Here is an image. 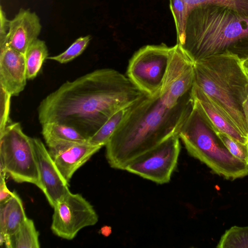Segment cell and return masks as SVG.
I'll return each mask as SVG.
<instances>
[{
  "label": "cell",
  "mask_w": 248,
  "mask_h": 248,
  "mask_svg": "<svg viewBox=\"0 0 248 248\" xmlns=\"http://www.w3.org/2000/svg\"><path fill=\"white\" fill-rule=\"evenodd\" d=\"M27 218L22 201L16 192L5 203L0 204V233L5 237V245L10 248V237Z\"/></svg>",
  "instance_id": "cell-15"
},
{
  "label": "cell",
  "mask_w": 248,
  "mask_h": 248,
  "mask_svg": "<svg viewBox=\"0 0 248 248\" xmlns=\"http://www.w3.org/2000/svg\"><path fill=\"white\" fill-rule=\"evenodd\" d=\"M41 125L42 134L46 144L61 141H88V139L76 129L67 125L56 122L46 123Z\"/></svg>",
  "instance_id": "cell-17"
},
{
  "label": "cell",
  "mask_w": 248,
  "mask_h": 248,
  "mask_svg": "<svg viewBox=\"0 0 248 248\" xmlns=\"http://www.w3.org/2000/svg\"><path fill=\"white\" fill-rule=\"evenodd\" d=\"M140 100L115 112L93 136L88 140V142L95 146H105L114 132Z\"/></svg>",
  "instance_id": "cell-16"
},
{
  "label": "cell",
  "mask_w": 248,
  "mask_h": 248,
  "mask_svg": "<svg viewBox=\"0 0 248 248\" xmlns=\"http://www.w3.org/2000/svg\"><path fill=\"white\" fill-rule=\"evenodd\" d=\"M0 174L32 184L43 192L32 138L23 132L19 123L10 120L0 132Z\"/></svg>",
  "instance_id": "cell-6"
},
{
  "label": "cell",
  "mask_w": 248,
  "mask_h": 248,
  "mask_svg": "<svg viewBox=\"0 0 248 248\" xmlns=\"http://www.w3.org/2000/svg\"><path fill=\"white\" fill-rule=\"evenodd\" d=\"M148 96L126 76L112 68L96 69L67 81L40 102V123L71 126L88 140L117 111Z\"/></svg>",
  "instance_id": "cell-2"
},
{
  "label": "cell",
  "mask_w": 248,
  "mask_h": 248,
  "mask_svg": "<svg viewBox=\"0 0 248 248\" xmlns=\"http://www.w3.org/2000/svg\"><path fill=\"white\" fill-rule=\"evenodd\" d=\"M178 136L189 154L218 175L231 181L248 175V165L229 152L194 104Z\"/></svg>",
  "instance_id": "cell-5"
},
{
  "label": "cell",
  "mask_w": 248,
  "mask_h": 248,
  "mask_svg": "<svg viewBox=\"0 0 248 248\" xmlns=\"http://www.w3.org/2000/svg\"><path fill=\"white\" fill-rule=\"evenodd\" d=\"M54 208L51 230L56 235L71 240L83 228L95 225L98 216L91 203L80 194L70 190Z\"/></svg>",
  "instance_id": "cell-9"
},
{
  "label": "cell",
  "mask_w": 248,
  "mask_h": 248,
  "mask_svg": "<svg viewBox=\"0 0 248 248\" xmlns=\"http://www.w3.org/2000/svg\"><path fill=\"white\" fill-rule=\"evenodd\" d=\"M9 23V20L6 18L5 12L0 7V46L7 42Z\"/></svg>",
  "instance_id": "cell-25"
},
{
  "label": "cell",
  "mask_w": 248,
  "mask_h": 248,
  "mask_svg": "<svg viewBox=\"0 0 248 248\" xmlns=\"http://www.w3.org/2000/svg\"><path fill=\"white\" fill-rule=\"evenodd\" d=\"M187 5L189 11L194 6L211 0H183Z\"/></svg>",
  "instance_id": "cell-27"
},
{
  "label": "cell",
  "mask_w": 248,
  "mask_h": 248,
  "mask_svg": "<svg viewBox=\"0 0 248 248\" xmlns=\"http://www.w3.org/2000/svg\"><path fill=\"white\" fill-rule=\"evenodd\" d=\"M43 193L53 208L58 201L69 191L67 184L62 178L52 160L48 150L42 140L32 138Z\"/></svg>",
  "instance_id": "cell-11"
},
{
  "label": "cell",
  "mask_w": 248,
  "mask_h": 248,
  "mask_svg": "<svg viewBox=\"0 0 248 248\" xmlns=\"http://www.w3.org/2000/svg\"><path fill=\"white\" fill-rule=\"evenodd\" d=\"M172 49L164 44L141 47L130 59L126 76L148 95H155L163 86Z\"/></svg>",
  "instance_id": "cell-7"
},
{
  "label": "cell",
  "mask_w": 248,
  "mask_h": 248,
  "mask_svg": "<svg viewBox=\"0 0 248 248\" xmlns=\"http://www.w3.org/2000/svg\"><path fill=\"white\" fill-rule=\"evenodd\" d=\"M5 175L0 174V204L7 202L14 195V191H10L5 182Z\"/></svg>",
  "instance_id": "cell-26"
},
{
  "label": "cell",
  "mask_w": 248,
  "mask_h": 248,
  "mask_svg": "<svg viewBox=\"0 0 248 248\" xmlns=\"http://www.w3.org/2000/svg\"><path fill=\"white\" fill-rule=\"evenodd\" d=\"M170 9L174 18L177 44L181 45L184 40L186 20L189 10L183 0H170Z\"/></svg>",
  "instance_id": "cell-21"
},
{
  "label": "cell",
  "mask_w": 248,
  "mask_h": 248,
  "mask_svg": "<svg viewBox=\"0 0 248 248\" xmlns=\"http://www.w3.org/2000/svg\"><path fill=\"white\" fill-rule=\"evenodd\" d=\"M48 55L45 41L37 39L31 43L25 54L27 79L36 78Z\"/></svg>",
  "instance_id": "cell-18"
},
{
  "label": "cell",
  "mask_w": 248,
  "mask_h": 248,
  "mask_svg": "<svg viewBox=\"0 0 248 248\" xmlns=\"http://www.w3.org/2000/svg\"><path fill=\"white\" fill-rule=\"evenodd\" d=\"M0 87L12 96L22 92L27 80L25 56L8 43L0 46Z\"/></svg>",
  "instance_id": "cell-12"
},
{
  "label": "cell",
  "mask_w": 248,
  "mask_h": 248,
  "mask_svg": "<svg viewBox=\"0 0 248 248\" xmlns=\"http://www.w3.org/2000/svg\"><path fill=\"white\" fill-rule=\"evenodd\" d=\"M194 106L208 126L214 131L225 133L244 144L248 138L244 136L224 116L209 97L196 85L193 87Z\"/></svg>",
  "instance_id": "cell-14"
},
{
  "label": "cell",
  "mask_w": 248,
  "mask_h": 248,
  "mask_svg": "<svg viewBox=\"0 0 248 248\" xmlns=\"http://www.w3.org/2000/svg\"><path fill=\"white\" fill-rule=\"evenodd\" d=\"M236 55L225 53L194 62V84L211 100L245 137L248 129L243 103L248 95V78Z\"/></svg>",
  "instance_id": "cell-4"
},
{
  "label": "cell",
  "mask_w": 248,
  "mask_h": 248,
  "mask_svg": "<svg viewBox=\"0 0 248 248\" xmlns=\"http://www.w3.org/2000/svg\"><path fill=\"white\" fill-rule=\"evenodd\" d=\"M0 132L5 128L10 120L9 117L10 98L11 95L0 88Z\"/></svg>",
  "instance_id": "cell-24"
},
{
  "label": "cell",
  "mask_w": 248,
  "mask_h": 248,
  "mask_svg": "<svg viewBox=\"0 0 248 248\" xmlns=\"http://www.w3.org/2000/svg\"><path fill=\"white\" fill-rule=\"evenodd\" d=\"M180 138L173 135L130 162L124 170L159 184L168 183L181 150Z\"/></svg>",
  "instance_id": "cell-8"
},
{
  "label": "cell",
  "mask_w": 248,
  "mask_h": 248,
  "mask_svg": "<svg viewBox=\"0 0 248 248\" xmlns=\"http://www.w3.org/2000/svg\"><path fill=\"white\" fill-rule=\"evenodd\" d=\"M179 46L193 62L225 53L248 58V0H211L194 6Z\"/></svg>",
  "instance_id": "cell-3"
},
{
  "label": "cell",
  "mask_w": 248,
  "mask_h": 248,
  "mask_svg": "<svg viewBox=\"0 0 248 248\" xmlns=\"http://www.w3.org/2000/svg\"><path fill=\"white\" fill-rule=\"evenodd\" d=\"M241 66L244 72L248 78V57L241 61Z\"/></svg>",
  "instance_id": "cell-29"
},
{
  "label": "cell",
  "mask_w": 248,
  "mask_h": 248,
  "mask_svg": "<svg viewBox=\"0 0 248 248\" xmlns=\"http://www.w3.org/2000/svg\"><path fill=\"white\" fill-rule=\"evenodd\" d=\"M243 110L246 123L248 129V95L247 98L243 103Z\"/></svg>",
  "instance_id": "cell-28"
},
{
  "label": "cell",
  "mask_w": 248,
  "mask_h": 248,
  "mask_svg": "<svg viewBox=\"0 0 248 248\" xmlns=\"http://www.w3.org/2000/svg\"><path fill=\"white\" fill-rule=\"evenodd\" d=\"M39 235L33 220L27 217L10 237V248H39Z\"/></svg>",
  "instance_id": "cell-19"
},
{
  "label": "cell",
  "mask_w": 248,
  "mask_h": 248,
  "mask_svg": "<svg viewBox=\"0 0 248 248\" xmlns=\"http://www.w3.org/2000/svg\"><path fill=\"white\" fill-rule=\"evenodd\" d=\"M194 84L193 62L173 51L161 90L139 101L105 145L110 167L124 170L137 157L178 135L194 107Z\"/></svg>",
  "instance_id": "cell-1"
},
{
  "label": "cell",
  "mask_w": 248,
  "mask_h": 248,
  "mask_svg": "<svg viewBox=\"0 0 248 248\" xmlns=\"http://www.w3.org/2000/svg\"><path fill=\"white\" fill-rule=\"evenodd\" d=\"M41 28L39 18L35 13L21 9L9 20L8 44L14 50L25 55L29 46L38 39Z\"/></svg>",
  "instance_id": "cell-13"
},
{
  "label": "cell",
  "mask_w": 248,
  "mask_h": 248,
  "mask_svg": "<svg viewBox=\"0 0 248 248\" xmlns=\"http://www.w3.org/2000/svg\"><path fill=\"white\" fill-rule=\"evenodd\" d=\"M218 248H248V226H234L221 237Z\"/></svg>",
  "instance_id": "cell-20"
},
{
  "label": "cell",
  "mask_w": 248,
  "mask_h": 248,
  "mask_svg": "<svg viewBox=\"0 0 248 248\" xmlns=\"http://www.w3.org/2000/svg\"><path fill=\"white\" fill-rule=\"evenodd\" d=\"M222 143L235 157L248 165V143L244 144L222 132L215 133Z\"/></svg>",
  "instance_id": "cell-23"
},
{
  "label": "cell",
  "mask_w": 248,
  "mask_h": 248,
  "mask_svg": "<svg viewBox=\"0 0 248 248\" xmlns=\"http://www.w3.org/2000/svg\"><path fill=\"white\" fill-rule=\"evenodd\" d=\"M46 145L56 168L68 184L75 172L102 147L88 141H61Z\"/></svg>",
  "instance_id": "cell-10"
},
{
  "label": "cell",
  "mask_w": 248,
  "mask_h": 248,
  "mask_svg": "<svg viewBox=\"0 0 248 248\" xmlns=\"http://www.w3.org/2000/svg\"><path fill=\"white\" fill-rule=\"evenodd\" d=\"M91 37L87 35L78 38L66 50L62 53L47 59L56 61L60 63H67L80 55L86 49Z\"/></svg>",
  "instance_id": "cell-22"
}]
</instances>
